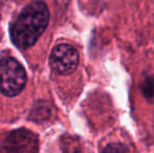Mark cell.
Instances as JSON below:
<instances>
[{"mask_svg":"<svg viewBox=\"0 0 154 153\" xmlns=\"http://www.w3.org/2000/svg\"><path fill=\"white\" fill-rule=\"evenodd\" d=\"M49 63L59 75H69L75 70L79 64V54L69 44H59L54 47L49 57Z\"/></svg>","mask_w":154,"mask_h":153,"instance_id":"277c9868","label":"cell"},{"mask_svg":"<svg viewBox=\"0 0 154 153\" xmlns=\"http://www.w3.org/2000/svg\"><path fill=\"white\" fill-rule=\"evenodd\" d=\"M140 88L146 100L154 104V75L145 78L140 83Z\"/></svg>","mask_w":154,"mask_h":153,"instance_id":"8992f818","label":"cell"},{"mask_svg":"<svg viewBox=\"0 0 154 153\" xmlns=\"http://www.w3.org/2000/svg\"><path fill=\"white\" fill-rule=\"evenodd\" d=\"M26 74L16 59L5 57L0 60V91L8 96H15L23 90Z\"/></svg>","mask_w":154,"mask_h":153,"instance_id":"7a4b0ae2","label":"cell"},{"mask_svg":"<svg viewBox=\"0 0 154 153\" xmlns=\"http://www.w3.org/2000/svg\"><path fill=\"white\" fill-rule=\"evenodd\" d=\"M1 153H37L38 137L26 129H17L10 132L1 142Z\"/></svg>","mask_w":154,"mask_h":153,"instance_id":"3957f363","label":"cell"},{"mask_svg":"<svg viewBox=\"0 0 154 153\" xmlns=\"http://www.w3.org/2000/svg\"><path fill=\"white\" fill-rule=\"evenodd\" d=\"M51 115V108L44 102H39L34 106L31 113V118L34 122H42Z\"/></svg>","mask_w":154,"mask_h":153,"instance_id":"5b68a950","label":"cell"},{"mask_svg":"<svg viewBox=\"0 0 154 153\" xmlns=\"http://www.w3.org/2000/svg\"><path fill=\"white\" fill-rule=\"evenodd\" d=\"M102 153H129V150L122 143H110L104 147Z\"/></svg>","mask_w":154,"mask_h":153,"instance_id":"52a82bcc","label":"cell"},{"mask_svg":"<svg viewBox=\"0 0 154 153\" xmlns=\"http://www.w3.org/2000/svg\"><path fill=\"white\" fill-rule=\"evenodd\" d=\"M49 21V12L42 1L29 3L20 13L11 27L12 41L19 48L32 46L45 31Z\"/></svg>","mask_w":154,"mask_h":153,"instance_id":"6da1fadb","label":"cell"}]
</instances>
